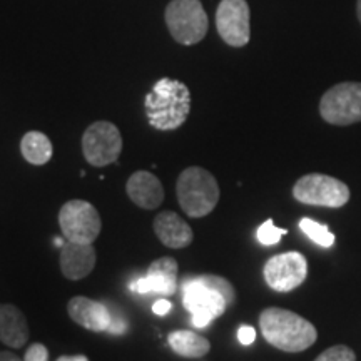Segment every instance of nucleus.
Here are the masks:
<instances>
[{
	"label": "nucleus",
	"instance_id": "f257e3e1",
	"mask_svg": "<svg viewBox=\"0 0 361 361\" xmlns=\"http://www.w3.org/2000/svg\"><path fill=\"white\" fill-rule=\"evenodd\" d=\"M149 124L157 130H174L186 123L191 111V92L180 80L164 78L152 85L144 99Z\"/></svg>",
	"mask_w": 361,
	"mask_h": 361
},
{
	"label": "nucleus",
	"instance_id": "f03ea898",
	"mask_svg": "<svg viewBox=\"0 0 361 361\" xmlns=\"http://www.w3.org/2000/svg\"><path fill=\"white\" fill-rule=\"evenodd\" d=\"M259 328L269 345L288 353L308 350L318 338L308 319L283 308H266L259 316Z\"/></svg>",
	"mask_w": 361,
	"mask_h": 361
},
{
	"label": "nucleus",
	"instance_id": "7ed1b4c3",
	"mask_svg": "<svg viewBox=\"0 0 361 361\" xmlns=\"http://www.w3.org/2000/svg\"><path fill=\"white\" fill-rule=\"evenodd\" d=\"M179 206L191 218H204L219 201V184L209 171L202 168L184 169L176 184Z\"/></svg>",
	"mask_w": 361,
	"mask_h": 361
},
{
	"label": "nucleus",
	"instance_id": "20e7f679",
	"mask_svg": "<svg viewBox=\"0 0 361 361\" xmlns=\"http://www.w3.org/2000/svg\"><path fill=\"white\" fill-rule=\"evenodd\" d=\"M164 17L176 42L194 45L206 37L209 22L201 0H171Z\"/></svg>",
	"mask_w": 361,
	"mask_h": 361
},
{
	"label": "nucleus",
	"instance_id": "39448f33",
	"mask_svg": "<svg viewBox=\"0 0 361 361\" xmlns=\"http://www.w3.org/2000/svg\"><path fill=\"white\" fill-rule=\"evenodd\" d=\"M180 295L184 308L191 313L192 326L196 328H206L229 306L223 293L202 281L201 276L184 279L180 284Z\"/></svg>",
	"mask_w": 361,
	"mask_h": 361
},
{
	"label": "nucleus",
	"instance_id": "423d86ee",
	"mask_svg": "<svg viewBox=\"0 0 361 361\" xmlns=\"http://www.w3.org/2000/svg\"><path fill=\"white\" fill-rule=\"evenodd\" d=\"M59 226L66 241L92 245L101 233L102 223L99 211L90 202L74 200L66 202L59 211Z\"/></svg>",
	"mask_w": 361,
	"mask_h": 361
},
{
	"label": "nucleus",
	"instance_id": "0eeeda50",
	"mask_svg": "<svg viewBox=\"0 0 361 361\" xmlns=\"http://www.w3.org/2000/svg\"><path fill=\"white\" fill-rule=\"evenodd\" d=\"M296 201L310 206L341 207L350 201V188L326 174H306L293 188Z\"/></svg>",
	"mask_w": 361,
	"mask_h": 361
},
{
	"label": "nucleus",
	"instance_id": "6e6552de",
	"mask_svg": "<svg viewBox=\"0 0 361 361\" xmlns=\"http://www.w3.org/2000/svg\"><path fill=\"white\" fill-rule=\"evenodd\" d=\"M319 114L326 123L350 126L361 121V82L333 85L319 102Z\"/></svg>",
	"mask_w": 361,
	"mask_h": 361
},
{
	"label": "nucleus",
	"instance_id": "1a4fd4ad",
	"mask_svg": "<svg viewBox=\"0 0 361 361\" xmlns=\"http://www.w3.org/2000/svg\"><path fill=\"white\" fill-rule=\"evenodd\" d=\"M123 151V135L116 124L97 121L90 124L82 135V152L89 164L102 168L119 159Z\"/></svg>",
	"mask_w": 361,
	"mask_h": 361
},
{
	"label": "nucleus",
	"instance_id": "9d476101",
	"mask_svg": "<svg viewBox=\"0 0 361 361\" xmlns=\"http://www.w3.org/2000/svg\"><path fill=\"white\" fill-rule=\"evenodd\" d=\"M250 6L246 0H221L216 11V29L219 37L231 47H245L250 42Z\"/></svg>",
	"mask_w": 361,
	"mask_h": 361
},
{
	"label": "nucleus",
	"instance_id": "9b49d317",
	"mask_svg": "<svg viewBox=\"0 0 361 361\" xmlns=\"http://www.w3.org/2000/svg\"><path fill=\"white\" fill-rule=\"evenodd\" d=\"M263 274L271 290L279 293L293 291L308 276V261L301 252H284L268 259Z\"/></svg>",
	"mask_w": 361,
	"mask_h": 361
},
{
	"label": "nucleus",
	"instance_id": "f8f14e48",
	"mask_svg": "<svg viewBox=\"0 0 361 361\" xmlns=\"http://www.w3.org/2000/svg\"><path fill=\"white\" fill-rule=\"evenodd\" d=\"M178 261L171 256H162L149 266L146 276L130 283V290L139 295H149V293L161 296L174 295L178 288Z\"/></svg>",
	"mask_w": 361,
	"mask_h": 361
},
{
	"label": "nucleus",
	"instance_id": "ddd939ff",
	"mask_svg": "<svg viewBox=\"0 0 361 361\" xmlns=\"http://www.w3.org/2000/svg\"><path fill=\"white\" fill-rule=\"evenodd\" d=\"M67 313L80 326L89 331H107L111 324V310L101 301L85 296H74L67 305Z\"/></svg>",
	"mask_w": 361,
	"mask_h": 361
},
{
	"label": "nucleus",
	"instance_id": "4468645a",
	"mask_svg": "<svg viewBox=\"0 0 361 361\" xmlns=\"http://www.w3.org/2000/svg\"><path fill=\"white\" fill-rule=\"evenodd\" d=\"M96 266V250L92 245L66 241L61 247V269L67 279H82L92 273Z\"/></svg>",
	"mask_w": 361,
	"mask_h": 361
},
{
	"label": "nucleus",
	"instance_id": "2eb2a0df",
	"mask_svg": "<svg viewBox=\"0 0 361 361\" xmlns=\"http://www.w3.org/2000/svg\"><path fill=\"white\" fill-rule=\"evenodd\" d=\"M126 189L130 201L142 209H156L164 201V188L161 180L147 171H137L130 176Z\"/></svg>",
	"mask_w": 361,
	"mask_h": 361
},
{
	"label": "nucleus",
	"instance_id": "dca6fc26",
	"mask_svg": "<svg viewBox=\"0 0 361 361\" xmlns=\"http://www.w3.org/2000/svg\"><path fill=\"white\" fill-rule=\"evenodd\" d=\"M154 231L162 245L173 247V250L186 247L191 245L194 239L191 226L173 211H162L156 216Z\"/></svg>",
	"mask_w": 361,
	"mask_h": 361
},
{
	"label": "nucleus",
	"instance_id": "f3484780",
	"mask_svg": "<svg viewBox=\"0 0 361 361\" xmlns=\"http://www.w3.org/2000/svg\"><path fill=\"white\" fill-rule=\"evenodd\" d=\"M29 340V324L13 305H0V341L8 348H22Z\"/></svg>",
	"mask_w": 361,
	"mask_h": 361
},
{
	"label": "nucleus",
	"instance_id": "a211bd4d",
	"mask_svg": "<svg viewBox=\"0 0 361 361\" xmlns=\"http://www.w3.org/2000/svg\"><path fill=\"white\" fill-rule=\"evenodd\" d=\"M168 343L174 353L184 356V358H202L211 350V343L204 336L197 335L194 331H188V329H179V331L171 333L168 336Z\"/></svg>",
	"mask_w": 361,
	"mask_h": 361
},
{
	"label": "nucleus",
	"instance_id": "6ab92c4d",
	"mask_svg": "<svg viewBox=\"0 0 361 361\" xmlns=\"http://www.w3.org/2000/svg\"><path fill=\"white\" fill-rule=\"evenodd\" d=\"M20 151L24 159L34 166L47 164L54 152L51 139L39 130H30L22 137Z\"/></svg>",
	"mask_w": 361,
	"mask_h": 361
},
{
	"label": "nucleus",
	"instance_id": "aec40b11",
	"mask_svg": "<svg viewBox=\"0 0 361 361\" xmlns=\"http://www.w3.org/2000/svg\"><path fill=\"white\" fill-rule=\"evenodd\" d=\"M300 229L316 245L329 247L335 243V234L328 229L326 224H319L310 218H303L300 221Z\"/></svg>",
	"mask_w": 361,
	"mask_h": 361
},
{
	"label": "nucleus",
	"instance_id": "412c9836",
	"mask_svg": "<svg viewBox=\"0 0 361 361\" xmlns=\"http://www.w3.org/2000/svg\"><path fill=\"white\" fill-rule=\"evenodd\" d=\"M286 233H288L286 229L276 228L273 221L268 219V221H266V223H263V224L259 226V229H258V233H256V236H258V241L261 243V245L273 246V245H276V243H279V239H281Z\"/></svg>",
	"mask_w": 361,
	"mask_h": 361
},
{
	"label": "nucleus",
	"instance_id": "4be33fe9",
	"mask_svg": "<svg viewBox=\"0 0 361 361\" xmlns=\"http://www.w3.org/2000/svg\"><path fill=\"white\" fill-rule=\"evenodd\" d=\"M314 361H356V355L348 346L336 345L324 350Z\"/></svg>",
	"mask_w": 361,
	"mask_h": 361
},
{
	"label": "nucleus",
	"instance_id": "5701e85b",
	"mask_svg": "<svg viewBox=\"0 0 361 361\" xmlns=\"http://www.w3.org/2000/svg\"><path fill=\"white\" fill-rule=\"evenodd\" d=\"M107 331L111 333V335H124L126 331H128V322H126V318L123 316L121 311H112L111 310V324L109 328H107Z\"/></svg>",
	"mask_w": 361,
	"mask_h": 361
},
{
	"label": "nucleus",
	"instance_id": "b1692460",
	"mask_svg": "<svg viewBox=\"0 0 361 361\" xmlns=\"http://www.w3.org/2000/svg\"><path fill=\"white\" fill-rule=\"evenodd\" d=\"M24 361H49V350L42 343H34L29 350L25 351Z\"/></svg>",
	"mask_w": 361,
	"mask_h": 361
},
{
	"label": "nucleus",
	"instance_id": "393cba45",
	"mask_svg": "<svg viewBox=\"0 0 361 361\" xmlns=\"http://www.w3.org/2000/svg\"><path fill=\"white\" fill-rule=\"evenodd\" d=\"M238 340H239V343H241V345H245V346L252 345V343H255V340H256L255 328H251V326H241V328H239Z\"/></svg>",
	"mask_w": 361,
	"mask_h": 361
},
{
	"label": "nucleus",
	"instance_id": "a878e982",
	"mask_svg": "<svg viewBox=\"0 0 361 361\" xmlns=\"http://www.w3.org/2000/svg\"><path fill=\"white\" fill-rule=\"evenodd\" d=\"M171 308H173V305H171V301H168V300H159L152 305V311H154L157 316L168 314Z\"/></svg>",
	"mask_w": 361,
	"mask_h": 361
},
{
	"label": "nucleus",
	"instance_id": "bb28decb",
	"mask_svg": "<svg viewBox=\"0 0 361 361\" xmlns=\"http://www.w3.org/2000/svg\"><path fill=\"white\" fill-rule=\"evenodd\" d=\"M0 361H22L19 356L11 353V351H0Z\"/></svg>",
	"mask_w": 361,
	"mask_h": 361
},
{
	"label": "nucleus",
	"instance_id": "cd10ccee",
	"mask_svg": "<svg viewBox=\"0 0 361 361\" xmlns=\"http://www.w3.org/2000/svg\"><path fill=\"white\" fill-rule=\"evenodd\" d=\"M57 361H89L87 356L84 355H75V356H61Z\"/></svg>",
	"mask_w": 361,
	"mask_h": 361
},
{
	"label": "nucleus",
	"instance_id": "c85d7f7f",
	"mask_svg": "<svg viewBox=\"0 0 361 361\" xmlns=\"http://www.w3.org/2000/svg\"><path fill=\"white\" fill-rule=\"evenodd\" d=\"M356 12H358V19L361 22V0H358V4H356Z\"/></svg>",
	"mask_w": 361,
	"mask_h": 361
}]
</instances>
